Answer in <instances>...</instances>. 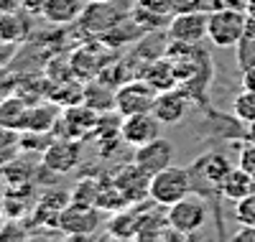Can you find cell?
Instances as JSON below:
<instances>
[{
	"instance_id": "6da1fadb",
	"label": "cell",
	"mask_w": 255,
	"mask_h": 242,
	"mask_svg": "<svg viewBox=\"0 0 255 242\" xmlns=\"http://www.w3.org/2000/svg\"><path fill=\"white\" fill-rule=\"evenodd\" d=\"M166 219H168L171 232H176L179 237H191L209 222V204L194 189V191H189L184 199H179L176 204L166 207Z\"/></svg>"
},
{
	"instance_id": "7a4b0ae2",
	"label": "cell",
	"mask_w": 255,
	"mask_h": 242,
	"mask_svg": "<svg viewBox=\"0 0 255 242\" xmlns=\"http://www.w3.org/2000/svg\"><path fill=\"white\" fill-rule=\"evenodd\" d=\"M245 23H248V13L238 10V8H227L220 5L215 10H209V20H207V38L220 49H232L238 46L243 33H245Z\"/></svg>"
},
{
	"instance_id": "3957f363",
	"label": "cell",
	"mask_w": 255,
	"mask_h": 242,
	"mask_svg": "<svg viewBox=\"0 0 255 242\" xmlns=\"http://www.w3.org/2000/svg\"><path fill=\"white\" fill-rule=\"evenodd\" d=\"M189 191H194V181H191L189 168L181 166H168L158 173L151 176V202L156 207H171Z\"/></svg>"
},
{
	"instance_id": "277c9868",
	"label": "cell",
	"mask_w": 255,
	"mask_h": 242,
	"mask_svg": "<svg viewBox=\"0 0 255 242\" xmlns=\"http://www.w3.org/2000/svg\"><path fill=\"white\" fill-rule=\"evenodd\" d=\"M156 95H158V90L153 84H148L143 77L128 79V82L120 84V90L115 92V110L123 118L138 115V113H153Z\"/></svg>"
},
{
	"instance_id": "5b68a950",
	"label": "cell",
	"mask_w": 255,
	"mask_h": 242,
	"mask_svg": "<svg viewBox=\"0 0 255 242\" xmlns=\"http://www.w3.org/2000/svg\"><path fill=\"white\" fill-rule=\"evenodd\" d=\"M97 110L90 105L77 102L74 107H67L59 115L56 125H54V135L56 138H72V140H84L95 133L97 127Z\"/></svg>"
},
{
	"instance_id": "8992f818",
	"label": "cell",
	"mask_w": 255,
	"mask_h": 242,
	"mask_svg": "<svg viewBox=\"0 0 255 242\" xmlns=\"http://www.w3.org/2000/svg\"><path fill=\"white\" fill-rule=\"evenodd\" d=\"M232 171V163L225 153L220 150H209L204 156H199L194 163L189 166L191 181H194V189H209L220 194V184L225 181V176Z\"/></svg>"
},
{
	"instance_id": "52a82bcc",
	"label": "cell",
	"mask_w": 255,
	"mask_h": 242,
	"mask_svg": "<svg viewBox=\"0 0 255 242\" xmlns=\"http://www.w3.org/2000/svg\"><path fill=\"white\" fill-rule=\"evenodd\" d=\"M102 225V209L87 207V204H74L69 202L59 217V232L69 237H90Z\"/></svg>"
},
{
	"instance_id": "ba28073f",
	"label": "cell",
	"mask_w": 255,
	"mask_h": 242,
	"mask_svg": "<svg viewBox=\"0 0 255 242\" xmlns=\"http://www.w3.org/2000/svg\"><path fill=\"white\" fill-rule=\"evenodd\" d=\"M207 20H209V10L174 13V18L168 20V26H166V36H168V41L199 46L207 38Z\"/></svg>"
},
{
	"instance_id": "9c48e42d",
	"label": "cell",
	"mask_w": 255,
	"mask_h": 242,
	"mask_svg": "<svg viewBox=\"0 0 255 242\" xmlns=\"http://www.w3.org/2000/svg\"><path fill=\"white\" fill-rule=\"evenodd\" d=\"M125 18V10H120L115 3H87V8L79 15V28L90 38H102L110 28H115Z\"/></svg>"
},
{
	"instance_id": "30bf717a",
	"label": "cell",
	"mask_w": 255,
	"mask_h": 242,
	"mask_svg": "<svg viewBox=\"0 0 255 242\" xmlns=\"http://www.w3.org/2000/svg\"><path fill=\"white\" fill-rule=\"evenodd\" d=\"M113 181L128 204H140L145 199H151V173L143 171L135 161L120 166L118 173L113 176Z\"/></svg>"
},
{
	"instance_id": "8fae6325",
	"label": "cell",
	"mask_w": 255,
	"mask_h": 242,
	"mask_svg": "<svg viewBox=\"0 0 255 242\" xmlns=\"http://www.w3.org/2000/svg\"><path fill=\"white\" fill-rule=\"evenodd\" d=\"M82 161V140H72V138H56L49 143V148L41 153V163H44L51 173L64 176L72 168H77Z\"/></svg>"
},
{
	"instance_id": "7c38bea8",
	"label": "cell",
	"mask_w": 255,
	"mask_h": 242,
	"mask_svg": "<svg viewBox=\"0 0 255 242\" xmlns=\"http://www.w3.org/2000/svg\"><path fill=\"white\" fill-rule=\"evenodd\" d=\"M120 135L123 143L130 145L133 150L151 143L161 135V120L153 113H138V115H128L120 122Z\"/></svg>"
},
{
	"instance_id": "4fadbf2b",
	"label": "cell",
	"mask_w": 255,
	"mask_h": 242,
	"mask_svg": "<svg viewBox=\"0 0 255 242\" xmlns=\"http://www.w3.org/2000/svg\"><path fill=\"white\" fill-rule=\"evenodd\" d=\"M102 46L105 43L100 41V43H84L82 49H77L69 59V72L82 82L97 79L108 67V59H102Z\"/></svg>"
},
{
	"instance_id": "5bb4252c",
	"label": "cell",
	"mask_w": 255,
	"mask_h": 242,
	"mask_svg": "<svg viewBox=\"0 0 255 242\" xmlns=\"http://www.w3.org/2000/svg\"><path fill=\"white\" fill-rule=\"evenodd\" d=\"M133 161H135L143 171H148V173L153 176V173H158V171H163V168H168V166H174V145L168 143L166 138L158 135L156 140L135 148V150H133Z\"/></svg>"
},
{
	"instance_id": "9a60e30c",
	"label": "cell",
	"mask_w": 255,
	"mask_h": 242,
	"mask_svg": "<svg viewBox=\"0 0 255 242\" xmlns=\"http://www.w3.org/2000/svg\"><path fill=\"white\" fill-rule=\"evenodd\" d=\"M189 113V95L184 90H163L156 95V102H153V115L161 120V125H176L186 118Z\"/></svg>"
},
{
	"instance_id": "2e32d148",
	"label": "cell",
	"mask_w": 255,
	"mask_h": 242,
	"mask_svg": "<svg viewBox=\"0 0 255 242\" xmlns=\"http://www.w3.org/2000/svg\"><path fill=\"white\" fill-rule=\"evenodd\" d=\"M140 77L153 84L158 92L163 90H171V87H176L179 82V72H176V64L168 59V56H158V59H148V64L140 69Z\"/></svg>"
},
{
	"instance_id": "e0dca14e",
	"label": "cell",
	"mask_w": 255,
	"mask_h": 242,
	"mask_svg": "<svg viewBox=\"0 0 255 242\" xmlns=\"http://www.w3.org/2000/svg\"><path fill=\"white\" fill-rule=\"evenodd\" d=\"M87 3L90 0H46L44 10H41V18L54 26H72L79 20Z\"/></svg>"
},
{
	"instance_id": "ac0fdd59",
	"label": "cell",
	"mask_w": 255,
	"mask_h": 242,
	"mask_svg": "<svg viewBox=\"0 0 255 242\" xmlns=\"http://www.w3.org/2000/svg\"><path fill=\"white\" fill-rule=\"evenodd\" d=\"M255 191V176L248 173L243 166H232V171L225 176V181L220 184V196H225L227 202L238 204L240 199H245L248 194Z\"/></svg>"
},
{
	"instance_id": "d6986e66",
	"label": "cell",
	"mask_w": 255,
	"mask_h": 242,
	"mask_svg": "<svg viewBox=\"0 0 255 242\" xmlns=\"http://www.w3.org/2000/svg\"><path fill=\"white\" fill-rule=\"evenodd\" d=\"M31 13H26L23 8H15V10H8L0 15V38L5 43H20L26 41L28 33H31Z\"/></svg>"
},
{
	"instance_id": "ffe728a7",
	"label": "cell",
	"mask_w": 255,
	"mask_h": 242,
	"mask_svg": "<svg viewBox=\"0 0 255 242\" xmlns=\"http://www.w3.org/2000/svg\"><path fill=\"white\" fill-rule=\"evenodd\" d=\"M0 202H3V212L5 217L10 219H20L26 217L33 207V191H31V184H13L3 196H0Z\"/></svg>"
},
{
	"instance_id": "44dd1931",
	"label": "cell",
	"mask_w": 255,
	"mask_h": 242,
	"mask_svg": "<svg viewBox=\"0 0 255 242\" xmlns=\"http://www.w3.org/2000/svg\"><path fill=\"white\" fill-rule=\"evenodd\" d=\"M31 102L20 95H10L0 102V127H13V130H26Z\"/></svg>"
},
{
	"instance_id": "7402d4cb",
	"label": "cell",
	"mask_w": 255,
	"mask_h": 242,
	"mask_svg": "<svg viewBox=\"0 0 255 242\" xmlns=\"http://www.w3.org/2000/svg\"><path fill=\"white\" fill-rule=\"evenodd\" d=\"M138 225H140V212L118 209L108 222V232L120 240H133V237H138Z\"/></svg>"
},
{
	"instance_id": "603a6c76",
	"label": "cell",
	"mask_w": 255,
	"mask_h": 242,
	"mask_svg": "<svg viewBox=\"0 0 255 242\" xmlns=\"http://www.w3.org/2000/svg\"><path fill=\"white\" fill-rule=\"evenodd\" d=\"M59 120V110L51 102H33L28 107V118H26V130H51Z\"/></svg>"
},
{
	"instance_id": "cb8c5ba5",
	"label": "cell",
	"mask_w": 255,
	"mask_h": 242,
	"mask_svg": "<svg viewBox=\"0 0 255 242\" xmlns=\"http://www.w3.org/2000/svg\"><path fill=\"white\" fill-rule=\"evenodd\" d=\"M23 153V143H20V130L13 127H0V168L8 166Z\"/></svg>"
},
{
	"instance_id": "d4e9b609",
	"label": "cell",
	"mask_w": 255,
	"mask_h": 242,
	"mask_svg": "<svg viewBox=\"0 0 255 242\" xmlns=\"http://www.w3.org/2000/svg\"><path fill=\"white\" fill-rule=\"evenodd\" d=\"M33 173H36V166L33 163H28L26 158H15V161H10L8 166H3L0 168V176L13 186V184H31V179H33Z\"/></svg>"
},
{
	"instance_id": "484cf974",
	"label": "cell",
	"mask_w": 255,
	"mask_h": 242,
	"mask_svg": "<svg viewBox=\"0 0 255 242\" xmlns=\"http://www.w3.org/2000/svg\"><path fill=\"white\" fill-rule=\"evenodd\" d=\"M232 115H235L243 125L255 122V90H243L235 100H232Z\"/></svg>"
},
{
	"instance_id": "4316f807",
	"label": "cell",
	"mask_w": 255,
	"mask_h": 242,
	"mask_svg": "<svg viewBox=\"0 0 255 242\" xmlns=\"http://www.w3.org/2000/svg\"><path fill=\"white\" fill-rule=\"evenodd\" d=\"M97 186H100V181H95V179H82V181H77V186L69 191V194H72V202H74V204L97 207Z\"/></svg>"
},
{
	"instance_id": "83f0119b",
	"label": "cell",
	"mask_w": 255,
	"mask_h": 242,
	"mask_svg": "<svg viewBox=\"0 0 255 242\" xmlns=\"http://www.w3.org/2000/svg\"><path fill=\"white\" fill-rule=\"evenodd\" d=\"M235 219L240 225H253L255 227V191L235 204Z\"/></svg>"
},
{
	"instance_id": "f1b7e54d",
	"label": "cell",
	"mask_w": 255,
	"mask_h": 242,
	"mask_svg": "<svg viewBox=\"0 0 255 242\" xmlns=\"http://www.w3.org/2000/svg\"><path fill=\"white\" fill-rule=\"evenodd\" d=\"M235 49H238V59H240V69H250V67H255V38L243 36Z\"/></svg>"
},
{
	"instance_id": "f546056e",
	"label": "cell",
	"mask_w": 255,
	"mask_h": 242,
	"mask_svg": "<svg viewBox=\"0 0 255 242\" xmlns=\"http://www.w3.org/2000/svg\"><path fill=\"white\" fill-rule=\"evenodd\" d=\"M15 87H18V77L10 74L3 67V69H0V102H3L5 97H10V95H15Z\"/></svg>"
},
{
	"instance_id": "4dcf8cb0",
	"label": "cell",
	"mask_w": 255,
	"mask_h": 242,
	"mask_svg": "<svg viewBox=\"0 0 255 242\" xmlns=\"http://www.w3.org/2000/svg\"><path fill=\"white\" fill-rule=\"evenodd\" d=\"M171 13H186V10H207L204 0H168Z\"/></svg>"
},
{
	"instance_id": "1f68e13d",
	"label": "cell",
	"mask_w": 255,
	"mask_h": 242,
	"mask_svg": "<svg viewBox=\"0 0 255 242\" xmlns=\"http://www.w3.org/2000/svg\"><path fill=\"white\" fill-rule=\"evenodd\" d=\"M235 242H255V227L253 225H240V230L232 235Z\"/></svg>"
},
{
	"instance_id": "d6a6232c",
	"label": "cell",
	"mask_w": 255,
	"mask_h": 242,
	"mask_svg": "<svg viewBox=\"0 0 255 242\" xmlns=\"http://www.w3.org/2000/svg\"><path fill=\"white\" fill-rule=\"evenodd\" d=\"M44 3H46V0H20V8H23L26 13H31V15H41Z\"/></svg>"
},
{
	"instance_id": "836d02e7",
	"label": "cell",
	"mask_w": 255,
	"mask_h": 242,
	"mask_svg": "<svg viewBox=\"0 0 255 242\" xmlns=\"http://www.w3.org/2000/svg\"><path fill=\"white\" fill-rule=\"evenodd\" d=\"M243 90H255V67L243 69Z\"/></svg>"
},
{
	"instance_id": "e575fe53",
	"label": "cell",
	"mask_w": 255,
	"mask_h": 242,
	"mask_svg": "<svg viewBox=\"0 0 255 242\" xmlns=\"http://www.w3.org/2000/svg\"><path fill=\"white\" fill-rule=\"evenodd\" d=\"M15 8H20V0H0V13H8Z\"/></svg>"
},
{
	"instance_id": "d590c367",
	"label": "cell",
	"mask_w": 255,
	"mask_h": 242,
	"mask_svg": "<svg viewBox=\"0 0 255 242\" xmlns=\"http://www.w3.org/2000/svg\"><path fill=\"white\" fill-rule=\"evenodd\" d=\"M245 13L250 18H255V0H245Z\"/></svg>"
},
{
	"instance_id": "8d00e7d4",
	"label": "cell",
	"mask_w": 255,
	"mask_h": 242,
	"mask_svg": "<svg viewBox=\"0 0 255 242\" xmlns=\"http://www.w3.org/2000/svg\"><path fill=\"white\" fill-rule=\"evenodd\" d=\"M248 140H250V143H255V122H250V125H248Z\"/></svg>"
},
{
	"instance_id": "74e56055",
	"label": "cell",
	"mask_w": 255,
	"mask_h": 242,
	"mask_svg": "<svg viewBox=\"0 0 255 242\" xmlns=\"http://www.w3.org/2000/svg\"><path fill=\"white\" fill-rule=\"evenodd\" d=\"M90 3H115V0H90Z\"/></svg>"
},
{
	"instance_id": "f35d334b",
	"label": "cell",
	"mask_w": 255,
	"mask_h": 242,
	"mask_svg": "<svg viewBox=\"0 0 255 242\" xmlns=\"http://www.w3.org/2000/svg\"><path fill=\"white\" fill-rule=\"evenodd\" d=\"M3 214H5V212H3V202H0V217H3Z\"/></svg>"
},
{
	"instance_id": "ab89813d",
	"label": "cell",
	"mask_w": 255,
	"mask_h": 242,
	"mask_svg": "<svg viewBox=\"0 0 255 242\" xmlns=\"http://www.w3.org/2000/svg\"><path fill=\"white\" fill-rule=\"evenodd\" d=\"M3 46H5V41H3V38H0V49H3Z\"/></svg>"
}]
</instances>
